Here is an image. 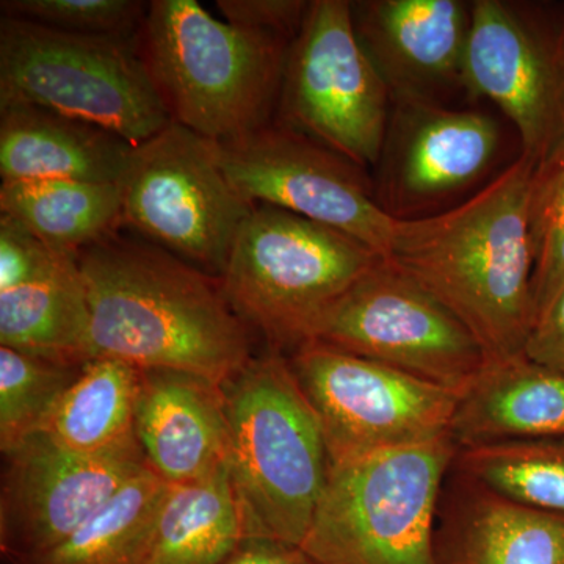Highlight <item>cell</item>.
I'll return each mask as SVG.
<instances>
[{"label": "cell", "mask_w": 564, "mask_h": 564, "mask_svg": "<svg viewBox=\"0 0 564 564\" xmlns=\"http://www.w3.org/2000/svg\"><path fill=\"white\" fill-rule=\"evenodd\" d=\"M96 358L221 386L251 361L254 333L210 276L121 228L77 254Z\"/></svg>", "instance_id": "cell-1"}, {"label": "cell", "mask_w": 564, "mask_h": 564, "mask_svg": "<svg viewBox=\"0 0 564 564\" xmlns=\"http://www.w3.org/2000/svg\"><path fill=\"white\" fill-rule=\"evenodd\" d=\"M534 166L521 154L456 206L393 221L386 259L455 314L488 361L524 355L536 321L529 234Z\"/></svg>", "instance_id": "cell-2"}, {"label": "cell", "mask_w": 564, "mask_h": 564, "mask_svg": "<svg viewBox=\"0 0 564 564\" xmlns=\"http://www.w3.org/2000/svg\"><path fill=\"white\" fill-rule=\"evenodd\" d=\"M135 43L176 124L231 144L276 118L291 40L217 20L196 0H152Z\"/></svg>", "instance_id": "cell-3"}, {"label": "cell", "mask_w": 564, "mask_h": 564, "mask_svg": "<svg viewBox=\"0 0 564 564\" xmlns=\"http://www.w3.org/2000/svg\"><path fill=\"white\" fill-rule=\"evenodd\" d=\"M228 470L247 538L303 545L332 473L321 421L291 362L267 350L220 386Z\"/></svg>", "instance_id": "cell-4"}, {"label": "cell", "mask_w": 564, "mask_h": 564, "mask_svg": "<svg viewBox=\"0 0 564 564\" xmlns=\"http://www.w3.org/2000/svg\"><path fill=\"white\" fill-rule=\"evenodd\" d=\"M381 256L347 234L254 204L221 276L226 299L269 350L311 343L334 303Z\"/></svg>", "instance_id": "cell-5"}, {"label": "cell", "mask_w": 564, "mask_h": 564, "mask_svg": "<svg viewBox=\"0 0 564 564\" xmlns=\"http://www.w3.org/2000/svg\"><path fill=\"white\" fill-rule=\"evenodd\" d=\"M452 436L333 464L302 547L321 564H440L434 521Z\"/></svg>", "instance_id": "cell-6"}, {"label": "cell", "mask_w": 564, "mask_h": 564, "mask_svg": "<svg viewBox=\"0 0 564 564\" xmlns=\"http://www.w3.org/2000/svg\"><path fill=\"white\" fill-rule=\"evenodd\" d=\"M35 106L143 143L172 122L135 39L0 20V107Z\"/></svg>", "instance_id": "cell-7"}, {"label": "cell", "mask_w": 564, "mask_h": 564, "mask_svg": "<svg viewBox=\"0 0 564 564\" xmlns=\"http://www.w3.org/2000/svg\"><path fill=\"white\" fill-rule=\"evenodd\" d=\"M120 185L122 228L221 280L254 204L226 176L218 143L172 121L133 144Z\"/></svg>", "instance_id": "cell-8"}, {"label": "cell", "mask_w": 564, "mask_h": 564, "mask_svg": "<svg viewBox=\"0 0 564 564\" xmlns=\"http://www.w3.org/2000/svg\"><path fill=\"white\" fill-rule=\"evenodd\" d=\"M391 107L356 36L351 2H310L289 47L274 120L367 170L380 162Z\"/></svg>", "instance_id": "cell-9"}, {"label": "cell", "mask_w": 564, "mask_h": 564, "mask_svg": "<svg viewBox=\"0 0 564 564\" xmlns=\"http://www.w3.org/2000/svg\"><path fill=\"white\" fill-rule=\"evenodd\" d=\"M333 464L452 436L459 392L321 343L285 355Z\"/></svg>", "instance_id": "cell-10"}, {"label": "cell", "mask_w": 564, "mask_h": 564, "mask_svg": "<svg viewBox=\"0 0 564 564\" xmlns=\"http://www.w3.org/2000/svg\"><path fill=\"white\" fill-rule=\"evenodd\" d=\"M311 343L386 364L456 392L488 362L459 318L386 258L334 303Z\"/></svg>", "instance_id": "cell-11"}, {"label": "cell", "mask_w": 564, "mask_h": 564, "mask_svg": "<svg viewBox=\"0 0 564 564\" xmlns=\"http://www.w3.org/2000/svg\"><path fill=\"white\" fill-rule=\"evenodd\" d=\"M463 90L513 122L521 154L543 162L564 141V10L474 0Z\"/></svg>", "instance_id": "cell-12"}, {"label": "cell", "mask_w": 564, "mask_h": 564, "mask_svg": "<svg viewBox=\"0 0 564 564\" xmlns=\"http://www.w3.org/2000/svg\"><path fill=\"white\" fill-rule=\"evenodd\" d=\"M218 151L226 176L251 204L291 212L388 256L395 220L350 159L276 120Z\"/></svg>", "instance_id": "cell-13"}, {"label": "cell", "mask_w": 564, "mask_h": 564, "mask_svg": "<svg viewBox=\"0 0 564 564\" xmlns=\"http://www.w3.org/2000/svg\"><path fill=\"white\" fill-rule=\"evenodd\" d=\"M147 467L141 447L88 456L66 451L43 432L32 434L3 454V560L17 564L51 551Z\"/></svg>", "instance_id": "cell-14"}, {"label": "cell", "mask_w": 564, "mask_h": 564, "mask_svg": "<svg viewBox=\"0 0 564 564\" xmlns=\"http://www.w3.org/2000/svg\"><path fill=\"white\" fill-rule=\"evenodd\" d=\"M499 124L478 110L445 104H392L375 195L393 220L444 210L496 162Z\"/></svg>", "instance_id": "cell-15"}, {"label": "cell", "mask_w": 564, "mask_h": 564, "mask_svg": "<svg viewBox=\"0 0 564 564\" xmlns=\"http://www.w3.org/2000/svg\"><path fill=\"white\" fill-rule=\"evenodd\" d=\"M351 20L392 104H444L463 88L470 3L361 0L351 2Z\"/></svg>", "instance_id": "cell-16"}, {"label": "cell", "mask_w": 564, "mask_h": 564, "mask_svg": "<svg viewBox=\"0 0 564 564\" xmlns=\"http://www.w3.org/2000/svg\"><path fill=\"white\" fill-rule=\"evenodd\" d=\"M137 437L150 469L169 485L217 473L228 464L220 386L176 370H141Z\"/></svg>", "instance_id": "cell-17"}, {"label": "cell", "mask_w": 564, "mask_h": 564, "mask_svg": "<svg viewBox=\"0 0 564 564\" xmlns=\"http://www.w3.org/2000/svg\"><path fill=\"white\" fill-rule=\"evenodd\" d=\"M452 440L458 451L564 440V372L525 355L486 362L459 392Z\"/></svg>", "instance_id": "cell-18"}, {"label": "cell", "mask_w": 564, "mask_h": 564, "mask_svg": "<svg viewBox=\"0 0 564 564\" xmlns=\"http://www.w3.org/2000/svg\"><path fill=\"white\" fill-rule=\"evenodd\" d=\"M133 144L101 126L35 106L0 107V176L118 182Z\"/></svg>", "instance_id": "cell-19"}, {"label": "cell", "mask_w": 564, "mask_h": 564, "mask_svg": "<svg viewBox=\"0 0 564 564\" xmlns=\"http://www.w3.org/2000/svg\"><path fill=\"white\" fill-rule=\"evenodd\" d=\"M464 485L444 529L440 564H564V516Z\"/></svg>", "instance_id": "cell-20"}, {"label": "cell", "mask_w": 564, "mask_h": 564, "mask_svg": "<svg viewBox=\"0 0 564 564\" xmlns=\"http://www.w3.org/2000/svg\"><path fill=\"white\" fill-rule=\"evenodd\" d=\"M0 345L73 366L96 358L77 256L39 281L0 292Z\"/></svg>", "instance_id": "cell-21"}, {"label": "cell", "mask_w": 564, "mask_h": 564, "mask_svg": "<svg viewBox=\"0 0 564 564\" xmlns=\"http://www.w3.org/2000/svg\"><path fill=\"white\" fill-rule=\"evenodd\" d=\"M141 370L120 359L98 356L84 366L62 397L43 432L74 454L99 456L140 447L137 403Z\"/></svg>", "instance_id": "cell-22"}, {"label": "cell", "mask_w": 564, "mask_h": 564, "mask_svg": "<svg viewBox=\"0 0 564 564\" xmlns=\"http://www.w3.org/2000/svg\"><path fill=\"white\" fill-rule=\"evenodd\" d=\"M0 214L10 215L61 254L77 256L122 228L118 182L9 181Z\"/></svg>", "instance_id": "cell-23"}, {"label": "cell", "mask_w": 564, "mask_h": 564, "mask_svg": "<svg viewBox=\"0 0 564 564\" xmlns=\"http://www.w3.org/2000/svg\"><path fill=\"white\" fill-rule=\"evenodd\" d=\"M247 538L228 466L163 499L148 564H221Z\"/></svg>", "instance_id": "cell-24"}, {"label": "cell", "mask_w": 564, "mask_h": 564, "mask_svg": "<svg viewBox=\"0 0 564 564\" xmlns=\"http://www.w3.org/2000/svg\"><path fill=\"white\" fill-rule=\"evenodd\" d=\"M169 486L148 466L61 544L17 564H148Z\"/></svg>", "instance_id": "cell-25"}, {"label": "cell", "mask_w": 564, "mask_h": 564, "mask_svg": "<svg viewBox=\"0 0 564 564\" xmlns=\"http://www.w3.org/2000/svg\"><path fill=\"white\" fill-rule=\"evenodd\" d=\"M454 467L477 488L522 507L564 516V440L463 448Z\"/></svg>", "instance_id": "cell-26"}, {"label": "cell", "mask_w": 564, "mask_h": 564, "mask_svg": "<svg viewBox=\"0 0 564 564\" xmlns=\"http://www.w3.org/2000/svg\"><path fill=\"white\" fill-rule=\"evenodd\" d=\"M84 366H73L0 345V451L41 432Z\"/></svg>", "instance_id": "cell-27"}, {"label": "cell", "mask_w": 564, "mask_h": 564, "mask_svg": "<svg viewBox=\"0 0 564 564\" xmlns=\"http://www.w3.org/2000/svg\"><path fill=\"white\" fill-rule=\"evenodd\" d=\"M529 234L538 318L564 285V141L534 166L529 193Z\"/></svg>", "instance_id": "cell-28"}, {"label": "cell", "mask_w": 564, "mask_h": 564, "mask_svg": "<svg viewBox=\"0 0 564 564\" xmlns=\"http://www.w3.org/2000/svg\"><path fill=\"white\" fill-rule=\"evenodd\" d=\"M150 2L139 0H2V17L76 35L135 39Z\"/></svg>", "instance_id": "cell-29"}, {"label": "cell", "mask_w": 564, "mask_h": 564, "mask_svg": "<svg viewBox=\"0 0 564 564\" xmlns=\"http://www.w3.org/2000/svg\"><path fill=\"white\" fill-rule=\"evenodd\" d=\"M66 256L47 247L17 218L0 214V292L47 276Z\"/></svg>", "instance_id": "cell-30"}, {"label": "cell", "mask_w": 564, "mask_h": 564, "mask_svg": "<svg viewBox=\"0 0 564 564\" xmlns=\"http://www.w3.org/2000/svg\"><path fill=\"white\" fill-rule=\"evenodd\" d=\"M217 7L229 24L293 41L302 28L310 2L304 0H218Z\"/></svg>", "instance_id": "cell-31"}, {"label": "cell", "mask_w": 564, "mask_h": 564, "mask_svg": "<svg viewBox=\"0 0 564 564\" xmlns=\"http://www.w3.org/2000/svg\"><path fill=\"white\" fill-rule=\"evenodd\" d=\"M524 355L534 362L564 372V285L534 322Z\"/></svg>", "instance_id": "cell-32"}, {"label": "cell", "mask_w": 564, "mask_h": 564, "mask_svg": "<svg viewBox=\"0 0 564 564\" xmlns=\"http://www.w3.org/2000/svg\"><path fill=\"white\" fill-rule=\"evenodd\" d=\"M221 564H321L302 545L270 540L245 538Z\"/></svg>", "instance_id": "cell-33"}]
</instances>
